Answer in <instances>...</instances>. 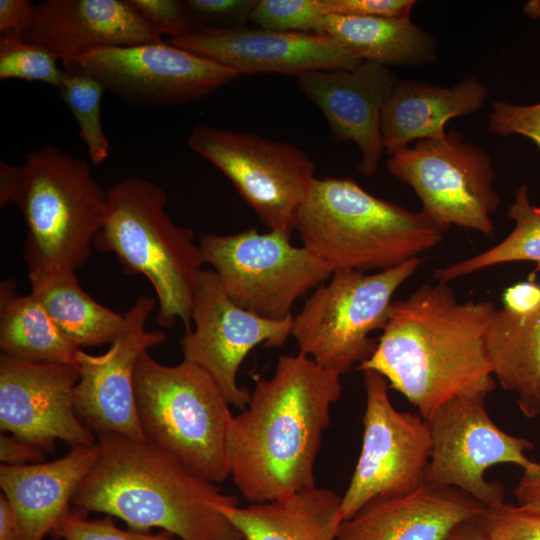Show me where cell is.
Masks as SVG:
<instances>
[{
  "mask_svg": "<svg viewBox=\"0 0 540 540\" xmlns=\"http://www.w3.org/2000/svg\"><path fill=\"white\" fill-rule=\"evenodd\" d=\"M341 376L299 353L278 358L269 379L256 378L228 432L230 477L250 503L291 496L315 485L314 465Z\"/></svg>",
  "mask_w": 540,
  "mask_h": 540,
  "instance_id": "1",
  "label": "cell"
},
{
  "mask_svg": "<svg viewBox=\"0 0 540 540\" xmlns=\"http://www.w3.org/2000/svg\"><path fill=\"white\" fill-rule=\"evenodd\" d=\"M493 302H460L448 283L422 284L393 302L369 359L358 366L382 375L427 420L447 401L489 394L495 380L486 335Z\"/></svg>",
  "mask_w": 540,
  "mask_h": 540,
  "instance_id": "2",
  "label": "cell"
},
{
  "mask_svg": "<svg viewBox=\"0 0 540 540\" xmlns=\"http://www.w3.org/2000/svg\"><path fill=\"white\" fill-rule=\"evenodd\" d=\"M98 458L72 505L117 517L129 529L159 528L180 540H244L215 507L239 505L147 441L99 433Z\"/></svg>",
  "mask_w": 540,
  "mask_h": 540,
  "instance_id": "3",
  "label": "cell"
},
{
  "mask_svg": "<svg viewBox=\"0 0 540 540\" xmlns=\"http://www.w3.org/2000/svg\"><path fill=\"white\" fill-rule=\"evenodd\" d=\"M14 202L27 228L22 257L28 278L76 272L106 211L107 192L86 161L45 145L22 165L0 162V205Z\"/></svg>",
  "mask_w": 540,
  "mask_h": 540,
  "instance_id": "4",
  "label": "cell"
},
{
  "mask_svg": "<svg viewBox=\"0 0 540 540\" xmlns=\"http://www.w3.org/2000/svg\"><path fill=\"white\" fill-rule=\"evenodd\" d=\"M295 230L332 273L384 271L436 247L448 231L422 211L380 199L350 178H315Z\"/></svg>",
  "mask_w": 540,
  "mask_h": 540,
  "instance_id": "5",
  "label": "cell"
},
{
  "mask_svg": "<svg viewBox=\"0 0 540 540\" xmlns=\"http://www.w3.org/2000/svg\"><path fill=\"white\" fill-rule=\"evenodd\" d=\"M167 194L154 182L127 177L107 191L106 211L93 246L112 252L126 275L146 277L157 297V323L191 327L195 286L204 263L191 228L166 212Z\"/></svg>",
  "mask_w": 540,
  "mask_h": 540,
  "instance_id": "6",
  "label": "cell"
},
{
  "mask_svg": "<svg viewBox=\"0 0 540 540\" xmlns=\"http://www.w3.org/2000/svg\"><path fill=\"white\" fill-rule=\"evenodd\" d=\"M139 421L146 441L194 475L222 483L230 477V404L201 367L183 359L164 365L147 351L135 368Z\"/></svg>",
  "mask_w": 540,
  "mask_h": 540,
  "instance_id": "7",
  "label": "cell"
},
{
  "mask_svg": "<svg viewBox=\"0 0 540 540\" xmlns=\"http://www.w3.org/2000/svg\"><path fill=\"white\" fill-rule=\"evenodd\" d=\"M423 262L416 257L373 274L332 273L293 317L299 353L340 376L369 359L377 347L370 333L384 328L395 292Z\"/></svg>",
  "mask_w": 540,
  "mask_h": 540,
  "instance_id": "8",
  "label": "cell"
},
{
  "mask_svg": "<svg viewBox=\"0 0 540 540\" xmlns=\"http://www.w3.org/2000/svg\"><path fill=\"white\" fill-rule=\"evenodd\" d=\"M291 237L254 228L235 234L201 236L204 263L210 264L229 298L260 317L282 320L294 303L327 281L332 271Z\"/></svg>",
  "mask_w": 540,
  "mask_h": 540,
  "instance_id": "9",
  "label": "cell"
},
{
  "mask_svg": "<svg viewBox=\"0 0 540 540\" xmlns=\"http://www.w3.org/2000/svg\"><path fill=\"white\" fill-rule=\"evenodd\" d=\"M188 145L217 167L269 229L291 237L315 180V164L299 147L254 133L200 124Z\"/></svg>",
  "mask_w": 540,
  "mask_h": 540,
  "instance_id": "10",
  "label": "cell"
},
{
  "mask_svg": "<svg viewBox=\"0 0 540 540\" xmlns=\"http://www.w3.org/2000/svg\"><path fill=\"white\" fill-rule=\"evenodd\" d=\"M387 168L414 190L421 211L446 230L456 225L493 235L491 215L500 197L493 186L491 156L459 131L416 141L391 155Z\"/></svg>",
  "mask_w": 540,
  "mask_h": 540,
  "instance_id": "11",
  "label": "cell"
},
{
  "mask_svg": "<svg viewBox=\"0 0 540 540\" xmlns=\"http://www.w3.org/2000/svg\"><path fill=\"white\" fill-rule=\"evenodd\" d=\"M363 373L362 446L342 495L343 521L374 499L408 495L424 486L431 453L427 421L419 413L393 406L382 375L372 370Z\"/></svg>",
  "mask_w": 540,
  "mask_h": 540,
  "instance_id": "12",
  "label": "cell"
},
{
  "mask_svg": "<svg viewBox=\"0 0 540 540\" xmlns=\"http://www.w3.org/2000/svg\"><path fill=\"white\" fill-rule=\"evenodd\" d=\"M484 392L457 396L441 405L428 418L431 453L426 483L459 489L482 505L504 502V488L489 482L485 472L499 464L525 468L531 461L526 452L533 443L506 433L491 419Z\"/></svg>",
  "mask_w": 540,
  "mask_h": 540,
  "instance_id": "13",
  "label": "cell"
},
{
  "mask_svg": "<svg viewBox=\"0 0 540 540\" xmlns=\"http://www.w3.org/2000/svg\"><path fill=\"white\" fill-rule=\"evenodd\" d=\"M71 69L95 77L129 105L154 108L201 99L240 75L162 39L96 48L80 56Z\"/></svg>",
  "mask_w": 540,
  "mask_h": 540,
  "instance_id": "14",
  "label": "cell"
},
{
  "mask_svg": "<svg viewBox=\"0 0 540 540\" xmlns=\"http://www.w3.org/2000/svg\"><path fill=\"white\" fill-rule=\"evenodd\" d=\"M194 329L181 338L183 359L204 369L231 406L244 409L250 392L239 386V368L258 345L276 348L292 333L293 317L271 320L236 305L213 270H201L194 290Z\"/></svg>",
  "mask_w": 540,
  "mask_h": 540,
  "instance_id": "15",
  "label": "cell"
},
{
  "mask_svg": "<svg viewBox=\"0 0 540 540\" xmlns=\"http://www.w3.org/2000/svg\"><path fill=\"white\" fill-rule=\"evenodd\" d=\"M157 300L139 296L125 312L122 333L100 355L77 353L79 380L74 388V409L94 434L115 433L146 441L137 411L135 368L144 351L162 344L163 331H147L146 321Z\"/></svg>",
  "mask_w": 540,
  "mask_h": 540,
  "instance_id": "16",
  "label": "cell"
},
{
  "mask_svg": "<svg viewBox=\"0 0 540 540\" xmlns=\"http://www.w3.org/2000/svg\"><path fill=\"white\" fill-rule=\"evenodd\" d=\"M78 368L0 355V429L44 451L56 441L73 447L92 446L97 436L77 417L74 388Z\"/></svg>",
  "mask_w": 540,
  "mask_h": 540,
  "instance_id": "17",
  "label": "cell"
},
{
  "mask_svg": "<svg viewBox=\"0 0 540 540\" xmlns=\"http://www.w3.org/2000/svg\"><path fill=\"white\" fill-rule=\"evenodd\" d=\"M170 43L211 59L239 74L301 76L320 70L353 69L363 60L333 37L320 33L196 26Z\"/></svg>",
  "mask_w": 540,
  "mask_h": 540,
  "instance_id": "18",
  "label": "cell"
},
{
  "mask_svg": "<svg viewBox=\"0 0 540 540\" xmlns=\"http://www.w3.org/2000/svg\"><path fill=\"white\" fill-rule=\"evenodd\" d=\"M397 81L386 65L363 60L353 69L305 73L297 85L322 111L333 139L357 145L361 152L358 170L371 176L385 150L382 110Z\"/></svg>",
  "mask_w": 540,
  "mask_h": 540,
  "instance_id": "19",
  "label": "cell"
},
{
  "mask_svg": "<svg viewBox=\"0 0 540 540\" xmlns=\"http://www.w3.org/2000/svg\"><path fill=\"white\" fill-rule=\"evenodd\" d=\"M22 38L70 69L83 54L102 47L161 40L129 0H47L35 4Z\"/></svg>",
  "mask_w": 540,
  "mask_h": 540,
  "instance_id": "20",
  "label": "cell"
},
{
  "mask_svg": "<svg viewBox=\"0 0 540 540\" xmlns=\"http://www.w3.org/2000/svg\"><path fill=\"white\" fill-rule=\"evenodd\" d=\"M485 509L459 489L426 483L408 495L370 501L342 521L335 540H443Z\"/></svg>",
  "mask_w": 540,
  "mask_h": 540,
  "instance_id": "21",
  "label": "cell"
},
{
  "mask_svg": "<svg viewBox=\"0 0 540 540\" xmlns=\"http://www.w3.org/2000/svg\"><path fill=\"white\" fill-rule=\"evenodd\" d=\"M98 458L97 443L63 457L26 465H0V488L12 505L20 540H43L69 514L72 499Z\"/></svg>",
  "mask_w": 540,
  "mask_h": 540,
  "instance_id": "22",
  "label": "cell"
},
{
  "mask_svg": "<svg viewBox=\"0 0 540 540\" xmlns=\"http://www.w3.org/2000/svg\"><path fill=\"white\" fill-rule=\"evenodd\" d=\"M487 97V86L475 76L451 87L398 80L381 114L385 151L391 156L413 141L442 138L450 119L477 112Z\"/></svg>",
  "mask_w": 540,
  "mask_h": 540,
  "instance_id": "23",
  "label": "cell"
},
{
  "mask_svg": "<svg viewBox=\"0 0 540 540\" xmlns=\"http://www.w3.org/2000/svg\"><path fill=\"white\" fill-rule=\"evenodd\" d=\"M341 502L342 495L315 484L280 500L215 507L244 540H335Z\"/></svg>",
  "mask_w": 540,
  "mask_h": 540,
  "instance_id": "24",
  "label": "cell"
},
{
  "mask_svg": "<svg viewBox=\"0 0 540 540\" xmlns=\"http://www.w3.org/2000/svg\"><path fill=\"white\" fill-rule=\"evenodd\" d=\"M493 376L527 418L540 415V302L524 313L496 309L486 335Z\"/></svg>",
  "mask_w": 540,
  "mask_h": 540,
  "instance_id": "25",
  "label": "cell"
},
{
  "mask_svg": "<svg viewBox=\"0 0 540 540\" xmlns=\"http://www.w3.org/2000/svg\"><path fill=\"white\" fill-rule=\"evenodd\" d=\"M322 34L362 60L419 66L437 60L436 40L409 18L328 15Z\"/></svg>",
  "mask_w": 540,
  "mask_h": 540,
  "instance_id": "26",
  "label": "cell"
},
{
  "mask_svg": "<svg viewBox=\"0 0 540 540\" xmlns=\"http://www.w3.org/2000/svg\"><path fill=\"white\" fill-rule=\"evenodd\" d=\"M16 283L0 285V348L18 359L77 367L80 349L57 326L32 294L18 295Z\"/></svg>",
  "mask_w": 540,
  "mask_h": 540,
  "instance_id": "27",
  "label": "cell"
},
{
  "mask_svg": "<svg viewBox=\"0 0 540 540\" xmlns=\"http://www.w3.org/2000/svg\"><path fill=\"white\" fill-rule=\"evenodd\" d=\"M38 299L61 331L78 347L111 344L125 329L127 318L85 292L76 272L29 279Z\"/></svg>",
  "mask_w": 540,
  "mask_h": 540,
  "instance_id": "28",
  "label": "cell"
},
{
  "mask_svg": "<svg viewBox=\"0 0 540 540\" xmlns=\"http://www.w3.org/2000/svg\"><path fill=\"white\" fill-rule=\"evenodd\" d=\"M508 217L515 226L511 233L490 249L434 272L437 282L449 283L479 270L509 262L529 261L540 266V208L531 204L528 186L516 189Z\"/></svg>",
  "mask_w": 540,
  "mask_h": 540,
  "instance_id": "29",
  "label": "cell"
},
{
  "mask_svg": "<svg viewBox=\"0 0 540 540\" xmlns=\"http://www.w3.org/2000/svg\"><path fill=\"white\" fill-rule=\"evenodd\" d=\"M63 70L58 90L78 124L79 136L87 147L90 160L100 165L109 156V141L101 118V102L106 90L86 72Z\"/></svg>",
  "mask_w": 540,
  "mask_h": 540,
  "instance_id": "30",
  "label": "cell"
},
{
  "mask_svg": "<svg viewBox=\"0 0 540 540\" xmlns=\"http://www.w3.org/2000/svg\"><path fill=\"white\" fill-rule=\"evenodd\" d=\"M46 49L26 42L22 36L1 34L0 79L40 81L59 87L64 70Z\"/></svg>",
  "mask_w": 540,
  "mask_h": 540,
  "instance_id": "31",
  "label": "cell"
},
{
  "mask_svg": "<svg viewBox=\"0 0 540 540\" xmlns=\"http://www.w3.org/2000/svg\"><path fill=\"white\" fill-rule=\"evenodd\" d=\"M328 15L325 0H258L249 20L274 31L322 34Z\"/></svg>",
  "mask_w": 540,
  "mask_h": 540,
  "instance_id": "32",
  "label": "cell"
},
{
  "mask_svg": "<svg viewBox=\"0 0 540 540\" xmlns=\"http://www.w3.org/2000/svg\"><path fill=\"white\" fill-rule=\"evenodd\" d=\"M487 540H540V511L502 502L480 517Z\"/></svg>",
  "mask_w": 540,
  "mask_h": 540,
  "instance_id": "33",
  "label": "cell"
},
{
  "mask_svg": "<svg viewBox=\"0 0 540 540\" xmlns=\"http://www.w3.org/2000/svg\"><path fill=\"white\" fill-rule=\"evenodd\" d=\"M86 514L87 512L74 507L52 535L62 540H180L166 531L152 534L124 530L114 523L112 516L88 520Z\"/></svg>",
  "mask_w": 540,
  "mask_h": 540,
  "instance_id": "34",
  "label": "cell"
},
{
  "mask_svg": "<svg viewBox=\"0 0 540 540\" xmlns=\"http://www.w3.org/2000/svg\"><path fill=\"white\" fill-rule=\"evenodd\" d=\"M488 130L501 136H524L540 150V102L531 105L504 100L493 102Z\"/></svg>",
  "mask_w": 540,
  "mask_h": 540,
  "instance_id": "35",
  "label": "cell"
},
{
  "mask_svg": "<svg viewBox=\"0 0 540 540\" xmlns=\"http://www.w3.org/2000/svg\"><path fill=\"white\" fill-rule=\"evenodd\" d=\"M147 23L159 34L172 38L192 31L197 25L184 3L178 0H129Z\"/></svg>",
  "mask_w": 540,
  "mask_h": 540,
  "instance_id": "36",
  "label": "cell"
},
{
  "mask_svg": "<svg viewBox=\"0 0 540 540\" xmlns=\"http://www.w3.org/2000/svg\"><path fill=\"white\" fill-rule=\"evenodd\" d=\"M192 20L199 22L244 26L256 0H187L184 1Z\"/></svg>",
  "mask_w": 540,
  "mask_h": 540,
  "instance_id": "37",
  "label": "cell"
},
{
  "mask_svg": "<svg viewBox=\"0 0 540 540\" xmlns=\"http://www.w3.org/2000/svg\"><path fill=\"white\" fill-rule=\"evenodd\" d=\"M329 15L409 18L414 0H325Z\"/></svg>",
  "mask_w": 540,
  "mask_h": 540,
  "instance_id": "38",
  "label": "cell"
},
{
  "mask_svg": "<svg viewBox=\"0 0 540 540\" xmlns=\"http://www.w3.org/2000/svg\"><path fill=\"white\" fill-rule=\"evenodd\" d=\"M45 451L40 447L12 434L0 435L1 464L19 466L43 462Z\"/></svg>",
  "mask_w": 540,
  "mask_h": 540,
  "instance_id": "39",
  "label": "cell"
},
{
  "mask_svg": "<svg viewBox=\"0 0 540 540\" xmlns=\"http://www.w3.org/2000/svg\"><path fill=\"white\" fill-rule=\"evenodd\" d=\"M34 6L27 0H0V32L23 36L28 28Z\"/></svg>",
  "mask_w": 540,
  "mask_h": 540,
  "instance_id": "40",
  "label": "cell"
},
{
  "mask_svg": "<svg viewBox=\"0 0 540 540\" xmlns=\"http://www.w3.org/2000/svg\"><path fill=\"white\" fill-rule=\"evenodd\" d=\"M514 495L518 504L540 511V463L530 461L522 469L515 486Z\"/></svg>",
  "mask_w": 540,
  "mask_h": 540,
  "instance_id": "41",
  "label": "cell"
},
{
  "mask_svg": "<svg viewBox=\"0 0 540 540\" xmlns=\"http://www.w3.org/2000/svg\"><path fill=\"white\" fill-rule=\"evenodd\" d=\"M540 302V282H520L508 287L503 293V308L524 313Z\"/></svg>",
  "mask_w": 540,
  "mask_h": 540,
  "instance_id": "42",
  "label": "cell"
},
{
  "mask_svg": "<svg viewBox=\"0 0 540 540\" xmlns=\"http://www.w3.org/2000/svg\"><path fill=\"white\" fill-rule=\"evenodd\" d=\"M0 540H20L17 516L2 492L0 494Z\"/></svg>",
  "mask_w": 540,
  "mask_h": 540,
  "instance_id": "43",
  "label": "cell"
},
{
  "mask_svg": "<svg viewBox=\"0 0 540 540\" xmlns=\"http://www.w3.org/2000/svg\"><path fill=\"white\" fill-rule=\"evenodd\" d=\"M480 517L461 523L443 540H487Z\"/></svg>",
  "mask_w": 540,
  "mask_h": 540,
  "instance_id": "44",
  "label": "cell"
},
{
  "mask_svg": "<svg viewBox=\"0 0 540 540\" xmlns=\"http://www.w3.org/2000/svg\"><path fill=\"white\" fill-rule=\"evenodd\" d=\"M523 13L532 19H540V0H529L523 6Z\"/></svg>",
  "mask_w": 540,
  "mask_h": 540,
  "instance_id": "45",
  "label": "cell"
},
{
  "mask_svg": "<svg viewBox=\"0 0 540 540\" xmlns=\"http://www.w3.org/2000/svg\"><path fill=\"white\" fill-rule=\"evenodd\" d=\"M52 540H62V539L59 538V537L53 536V539H52Z\"/></svg>",
  "mask_w": 540,
  "mask_h": 540,
  "instance_id": "46",
  "label": "cell"
}]
</instances>
